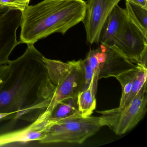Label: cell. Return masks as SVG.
Masks as SVG:
<instances>
[{
	"label": "cell",
	"mask_w": 147,
	"mask_h": 147,
	"mask_svg": "<svg viewBox=\"0 0 147 147\" xmlns=\"http://www.w3.org/2000/svg\"><path fill=\"white\" fill-rule=\"evenodd\" d=\"M77 115L81 114L78 108L76 97L66 99L58 103L52 110L51 117L57 121Z\"/></svg>",
	"instance_id": "7c38bea8"
},
{
	"label": "cell",
	"mask_w": 147,
	"mask_h": 147,
	"mask_svg": "<svg viewBox=\"0 0 147 147\" xmlns=\"http://www.w3.org/2000/svg\"><path fill=\"white\" fill-rule=\"evenodd\" d=\"M55 121L51 114L45 111L30 124L19 129L0 134V146L15 143H27L42 140Z\"/></svg>",
	"instance_id": "30bf717a"
},
{
	"label": "cell",
	"mask_w": 147,
	"mask_h": 147,
	"mask_svg": "<svg viewBox=\"0 0 147 147\" xmlns=\"http://www.w3.org/2000/svg\"><path fill=\"white\" fill-rule=\"evenodd\" d=\"M10 116V114L8 113H0V119L7 117Z\"/></svg>",
	"instance_id": "ffe728a7"
},
{
	"label": "cell",
	"mask_w": 147,
	"mask_h": 147,
	"mask_svg": "<svg viewBox=\"0 0 147 147\" xmlns=\"http://www.w3.org/2000/svg\"><path fill=\"white\" fill-rule=\"evenodd\" d=\"M95 95L91 86L78 93L77 104L82 116L86 117L92 115L96 107Z\"/></svg>",
	"instance_id": "5bb4252c"
},
{
	"label": "cell",
	"mask_w": 147,
	"mask_h": 147,
	"mask_svg": "<svg viewBox=\"0 0 147 147\" xmlns=\"http://www.w3.org/2000/svg\"><path fill=\"white\" fill-rule=\"evenodd\" d=\"M22 12L0 5V66L6 64L15 47L20 44L17 32L21 24Z\"/></svg>",
	"instance_id": "52a82bcc"
},
{
	"label": "cell",
	"mask_w": 147,
	"mask_h": 147,
	"mask_svg": "<svg viewBox=\"0 0 147 147\" xmlns=\"http://www.w3.org/2000/svg\"><path fill=\"white\" fill-rule=\"evenodd\" d=\"M49 76L55 91L45 111L51 114L56 105L62 100L76 97L85 89L86 83L80 60L63 62L44 57Z\"/></svg>",
	"instance_id": "3957f363"
},
{
	"label": "cell",
	"mask_w": 147,
	"mask_h": 147,
	"mask_svg": "<svg viewBox=\"0 0 147 147\" xmlns=\"http://www.w3.org/2000/svg\"><path fill=\"white\" fill-rule=\"evenodd\" d=\"M120 0H88L82 22L87 41L92 45L98 43L103 25L108 16Z\"/></svg>",
	"instance_id": "ba28073f"
},
{
	"label": "cell",
	"mask_w": 147,
	"mask_h": 147,
	"mask_svg": "<svg viewBox=\"0 0 147 147\" xmlns=\"http://www.w3.org/2000/svg\"><path fill=\"white\" fill-rule=\"evenodd\" d=\"M2 83H3V81H2V80L1 79V77L0 76V88H1V86H2Z\"/></svg>",
	"instance_id": "44dd1931"
},
{
	"label": "cell",
	"mask_w": 147,
	"mask_h": 147,
	"mask_svg": "<svg viewBox=\"0 0 147 147\" xmlns=\"http://www.w3.org/2000/svg\"><path fill=\"white\" fill-rule=\"evenodd\" d=\"M103 126L100 117L73 116L55 121L46 136L38 142L42 144L70 143L81 144Z\"/></svg>",
	"instance_id": "277c9868"
},
{
	"label": "cell",
	"mask_w": 147,
	"mask_h": 147,
	"mask_svg": "<svg viewBox=\"0 0 147 147\" xmlns=\"http://www.w3.org/2000/svg\"><path fill=\"white\" fill-rule=\"evenodd\" d=\"M86 10L83 0H43L22 12L20 43L34 45L55 33L64 35L82 22Z\"/></svg>",
	"instance_id": "7a4b0ae2"
},
{
	"label": "cell",
	"mask_w": 147,
	"mask_h": 147,
	"mask_svg": "<svg viewBox=\"0 0 147 147\" xmlns=\"http://www.w3.org/2000/svg\"><path fill=\"white\" fill-rule=\"evenodd\" d=\"M31 0H0V5L5 6L23 12Z\"/></svg>",
	"instance_id": "ac0fdd59"
},
{
	"label": "cell",
	"mask_w": 147,
	"mask_h": 147,
	"mask_svg": "<svg viewBox=\"0 0 147 147\" xmlns=\"http://www.w3.org/2000/svg\"><path fill=\"white\" fill-rule=\"evenodd\" d=\"M128 1L147 9V0H128Z\"/></svg>",
	"instance_id": "d6986e66"
},
{
	"label": "cell",
	"mask_w": 147,
	"mask_h": 147,
	"mask_svg": "<svg viewBox=\"0 0 147 147\" xmlns=\"http://www.w3.org/2000/svg\"><path fill=\"white\" fill-rule=\"evenodd\" d=\"M147 105L146 82L126 106L97 112L101 115L103 126H108L116 135H122L132 129L144 117Z\"/></svg>",
	"instance_id": "5b68a950"
},
{
	"label": "cell",
	"mask_w": 147,
	"mask_h": 147,
	"mask_svg": "<svg viewBox=\"0 0 147 147\" xmlns=\"http://www.w3.org/2000/svg\"><path fill=\"white\" fill-rule=\"evenodd\" d=\"M111 45L116 47L131 61L147 67V36L131 22L127 20Z\"/></svg>",
	"instance_id": "8992f818"
},
{
	"label": "cell",
	"mask_w": 147,
	"mask_h": 147,
	"mask_svg": "<svg viewBox=\"0 0 147 147\" xmlns=\"http://www.w3.org/2000/svg\"><path fill=\"white\" fill-rule=\"evenodd\" d=\"M125 10L131 22L147 36V9L126 0Z\"/></svg>",
	"instance_id": "4fadbf2b"
},
{
	"label": "cell",
	"mask_w": 147,
	"mask_h": 147,
	"mask_svg": "<svg viewBox=\"0 0 147 147\" xmlns=\"http://www.w3.org/2000/svg\"><path fill=\"white\" fill-rule=\"evenodd\" d=\"M137 64L138 65L137 71L133 80L129 95L124 106L123 107L128 105L132 101V100L136 97V95L140 91L144 83L147 82V67H144L141 64Z\"/></svg>",
	"instance_id": "2e32d148"
},
{
	"label": "cell",
	"mask_w": 147,
	"mask_h": 147,
	"mask_svg": "<svg viewBox=\"0 0 147 147\" xmlns=\"http://www.w3.org/2000/svg\"><path fill=\"white\" fill-rule=\"evenodd\" d=\"M34 45L13 61L0 66V113L30 122L48 108L55 91L44 60Z\"/></svg>",
	"instance_id": "6da1fadb"
},
{
	"label": "cell",
	"mask_w": 147,
	"mask_h": 147,
	"mask_svg": "<svg viewBox=\"0 0 147 147\" xmlns=\"http://www.w3.org/2000/svg\"><path fill=\"white\" fill-rule=\"evenodd\" d=\"M138 67V65L136 69L124 72L116 77L120 83L122 88V94L119 108H122L124 106L129 97Z\"/></svg>",
	"instance_id": "9a60e30c"
},
{
	"label": "cell",
	"mask_w": 147,
	"mask_h": 147,
	"mask_svg": "<svg viewBox=\"0 0 147 147\" xmlns=\"http://www.w3.org/2000/svg\"><path fill=\"white\" fill-rule=\"evenodd\" d=\"M94 51L98 61L99 80L116 77L137 67V64L131 61L113 45L100 44Z\"/></svg>",
	"instance_id": "9c48e42d"
},
{
	"label": "cell",
	"mask_w": 147,
	"mask_h": 147,
	"mask_svg": "<svg viewBox=\"0 0 147 147\" xmlns=\"http://www.w3.org/2000/svg\"><path fill=\"white\" fill-rule=\"evenodd\" d=\"M85 78L86 86L85 89L91 86L94 92L96 94L98 77L96 75L92 67H91L86 57L84 60L81 59Z\"/></svg>",
	"instance_id": "e0dca14e"
},
{
	"label": "cell",
	"mask_w": 147,
	"mask_h": 147,
	"mask_svg": "<svg viewBox=\"0 0 147 147\" xmlns=\"http://www.w3.org/2000/svg\"><path fill=\"white\" fill-rule=\"evenodd\" d=\"M127 18L125 9L116 5L107 17L100 36L99 43L111 45L116 36L120 32Z\"/></svg>",
	"instance_id": "8fae6325"
}]
</instances>
